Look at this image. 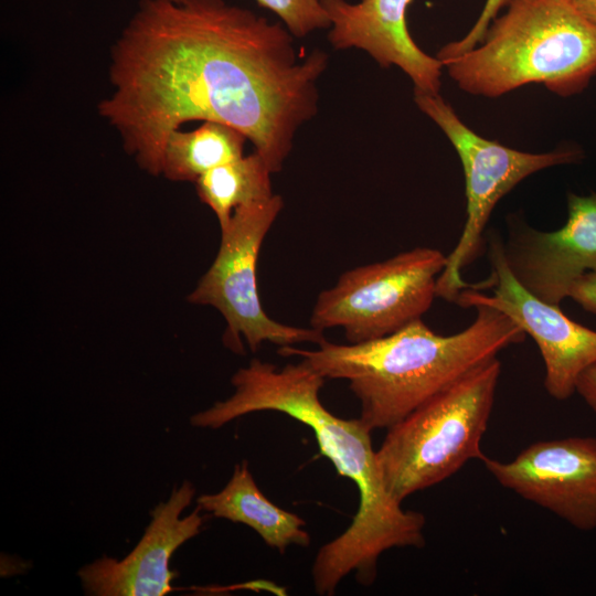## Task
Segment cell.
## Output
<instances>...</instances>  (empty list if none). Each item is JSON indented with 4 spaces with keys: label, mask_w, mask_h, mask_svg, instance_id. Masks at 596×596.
Listing matches in <instances>:
<instances>
[{
    "label": "cell",
    "mask_w": 596,
    "mask_h": 596,
    "mask_svg": "<svg viewBox=\"0 0 596 596\" xmlns=\"http://www.w3.org/2000/svg\"><path fill=\"white\" fill-rule=\"evenodd\" d=\"M445 265L440 251L415 247L347 270L317 297L310 326L342 328L349 343L392 334L428 311Z\"/></svg>",
    "instance_id": "ba28073f"
},
{
    "label": "cell",
    "mask_w": 596,
    "mask_h": 596,
    "mask_svg": "<svg viewBox=\"0 0 596 596\" xmlns=\"http://www.w3.org/2000/svg\"><path fill=\"white\" fill-rule=\"evenodd\" d=\"M501 374L492 358L418 406L387 429L375 451L389 493L398 502L481 460L485 435Z\"/></svg>",
    "instance_id": "5b68a950"
},
{
    "label": "cell",
    "mask_w": 596,
    "mask_h": 596,
    "mask_svg": "<svg viewBox=\"0 0 596 596\" xmlns=\"http://www.w3.org/2000/svg\"><path fill=\"white\" fill-rule=\"evenodd\" d=\"M320 1L331 21L328 40L336 50H363L382 67H400L419 89L439 84L441 62L425 53L407 29L406 12L413 0Z\"/></svg>",
    "instance_id": "4fadbf2b"
},
{
    "label": "cell",
    "mask_w": 596,
    "mask_h": 596,
    "mask_svg": "<svg viewBox=\"0 0 596 596\" xmlns=\"http://www.w3.org/2000/svg\"><path fill=\"white\" fill-rule=\"evenodd\" d=\"M195 494L184 480L167 501L150 512L151 520L134 550L124 558L103 555L82 566L77 576L85 594L93 596H162L173 590L177 572L170 568L175 551L198 535L204 522L199 505L181 517Z\"/></svg>",
    "instance_id": "7c38bea8"
},
{
    "label": "cell",
    "mask_w": 596,
    "mask_h": 596,
    "mask_svg": "<svg viewBox=\"0 0 596 596\" xmlns=\"http://www.w3.org/2000/svg\"><path fill=\"white\" fill-rule=\"evenodd\" d=\"M568 298L584 310L596 315V272L586 273L571 287Z\"/></svg>",
    "instance_id": "d6986e66"
},
{
    "label": "cell",
    "mask_w": 596,
    "mask_h": 596,
    "mask_svg": "<svg viewBox=\"0 0 596 596\" xmlns=\"http://www.w3.org/2000/svg\"><path fill=\"white\" fill-rule=\"evenodd\" d=\"M272 174L263 157L254 151L203 174L195 182L196 193L213 211L222 230L234 211L275 194Z\"/></svg>",
    "instance_id": "2e32d148"
},
{
    "label": "cell",
    "mask_w": 596,
    "mask_h": 596,
    "mask_svg": "<svg viewBox=\"0 0 596 596\" xmlns=\"http://www.w3.org/2000/svg\"><path fill=\"white\" fill-rule=\"evenodd\" d=\"M196 503L202 511L216 518L252 528L269 547L281 554L290 545L307 547L310 544V535L304 530L306 521L265 497L246 460L234 467L231 479L222 490L201 494Z\"/></svg>",
    "instance_id": "5bb4252c"
},
{
    "label": "cell",
    "mask_w": 596,
    "mask_h": 596,
    "mask_svg": "<svg viewBox=\"0 0 596 596\" xmlns=\"http://www.w3.org/2000/svg\"><path fill=\"white\" fill-rule=\"evenodd\" d=\"M279 194L242 206L221 230V244L209 269L188 301L211 306L224 318L223 343L242 354L244 342L255 352L265 342L280 347L326 340L323 332L277 322L264 310L256 279V266L264 238L283 210Z\"/></svg>",
    "instance_id": "52a82bcc"
},
{
    "label": "cell",
    "mask_w": 596,
    "mask_h": 596,
    "mask_svg": "<svg viewBox=\"0 0 596 596\" xmlns=\"http://www.w3.org/2000/svg\"><path fill=\"white\" fill-rule=\"evenodd\" d=\"M174 1H180V0H174Z\"/></svg>",
    "instance_id": "7402d4cb"
},
{
    "label": "cell",
    "mask_w": 596,
    "mask_h": 596,
    "mask_svg": "<svg viewBox=\"0 0 596 596\" xmlns=\"http://www.w3.org/2000/svg\"><path fill=\"white\" fill-rule=\"evenodd\" d=\"M247 138L217 121H203L194 130H174L167 139L161 174L174 182H196L210 170L244 156Z\"/></svg>",
    "instance_id": "9a60e30c"
},
{
    "label": "cell",
    "mask_w": 596,
    "mask_h": 596,
    "mask_svg": "<svg viewBox=\"0 0 596 596\" xmlns=\"http://www.w3.org/2000/svg\"><path fill=\"white\" fill-rule=\"evenodd\" d=\"M414 102L446 135L464 169L466 221L436 285L437 297L455 302L459 292L471 286L461 272L482 254L487 224L497 203L525 178L575 163L583 153L575 147L543 153L520 151L475 132L439 94L414 91Z\"/></svg>",
    "instance_id": "8992f818"
},
{
    "label": "cell",
    "mask_w": 596,
    "mask_h": 596,
    "mask_svg": "<svg viewBox=\"0 0 596 596\" xmlns=\"http://www.w3.org/2000/svg\"><path fill=\"white\" fill-rule=\"evenodd\" d=\"M473 308L475 320L449 336L418 319L370 341L324 340L315 350L284 345L277 353L298 356L326 380L348 381L364 425L389 429L473 368L524 341L525 332L502 311L486 305Z\"/></svg>",
    "instance_id": "3957f363"
},
{
    "label": "cell",
    "mask_w": 596,
    "mask_h": 596,
    "mask_svg": "<svg viewBox=\"0 0 596 596\" xmlns=\"http://www.w3.org/2000/svg\"><path fill=\"white\" fill-rule=\"evenodd\" d=\"M326 379L308 363L274 364L253 359L232 376L234 393L195 413L190 423L199 428H220L235 418L260 412L284 413L310 427L320 453L338 473L354 482L359 508L350 526L318 551L312 565L313 587L319 595H333L350 573L371 585L381 554L393 547L425 545V517L404 510L386 490L372 447L371 432L360 418L343 419L320 402Z\"/></svg>",
    "instance_id": "7a4b0ae2"
},
{
    "label": "cell",
    "mask_w": 596,
    "mask_h": 596,
    "mask_svg": "<svg viewBox=\"0 0 596 596\" xmlns=\"http://www.w3.org/2000/svg\"><path fill=\"white\" fill-rule=\"evenodd\" d=\"M567 212L566 223L553 232L510 215L502 241L514 278L535 297L558 306L579 277L596 272V192L568 193Z\"/></svg>",
    "instance_id": "8fae6325"
},
{
    "label": "cell",
    "mask_w": 596,
    "mask_h": 596,
    "mask_svg": "<svg viewBox=\"0 0 596 596\" xmlns=\"http://www.w3.org/2000/svg\"><path fill=\"white\" fill-rule=\"evenodd\" d=\"M576 393L596 413V363L581 374L576 384Z\"/></svg>",
    "instance_id": "ffe728a7"
},
{
    "label": "cell",
    "mask_w": 596,
    "mask_h": 596,
    "mask_svg": "<svg viewBox=\"0 0 596 596\" xmlns=\"http://www.w3.org/2000/svg\"><path fill=\"white\" fill-rule=\"evenodd\" d=\"M486 236L490 275L476 283V289L471 284L461 290L455 304L462 308L486 305L509 316L540 350L545 391L557 401L568 400L576 393L581 374L596 363V331L528 291L505 263L502 236L492 230Z\"/></svg>",
    "instance_id": "9c48e42d"
},
{
    "label": "cell",
    "mask_w": 596,
    "mask_h": 596,
    "mask_svg": "<svg viewBox=\"0 0 596 596\" xmlns=\"http://www.w3.org/2000/svg\"><path fill=\"white\" fill-rule=\"evenodd\" d=\"M582 15L596 23V0H566Z\"/></svg>",
    "instance_id": "44dd1931"
},
{
    "label": "cell",
    "mask_w": 596,
    "mask_h": 596,
    "mask_svg": "<svg viewBox=\"0 0 596 596\" xmlns=\"http://www.w3.org/2000/svg\"><path fill=\"white\" fill-rule=\"evenodd\" d=\"M260 7L276 13L287 30L302 38L318 29L331 26L330 18L320 0H256Z\"/></svg>",
    "instance_id": "e0dca14e"
},
{
    "label": "cell",
    "mask_w": 596,
    "mask_h": 596,
    "mask_svg": "<svg viewBox=\"0 0 596 596\" xmlns=\"http://www.w3.org/2000/svg\"><path fill=\"white\" fill-rule=\"evenodd\" d=\"M510 0H486L483 9L469 32L458 41H453L443 46L437 58L445 61L458 56L480 43L491 21L500 13Z\"/></svg>",
    "instance_id": "ac0fdd59"
},
{
    "label": "cell",
    "mask_w": 596,
    "mask_h": 596,
    "mask_svg": "<svg viewBox=\"0 0 596 596\" xmlns=\"http://www.w3.org/2000/svg\"><path fill=\"white\" fill-rule=\"evenodd\" d=\"M504 488L581 531L596 530V438L533 443L510 461L480 460Z\"/></svg>",
    "instance_id": "30bf717a"
},
{
    "label": "cell",
    "mask_w": 596,
    "mask_h": 596,
    "mask_svg": "<svg viewBox=\"0 0 596 596\" xmlns=\"http://www.w3.org/2000/svg\"><path fill=\"white\" fill-rule=\"evenodd\" d=\"M292 36L224 0H140L110 49L113 92L97 111L151 175L170 134L193 120L241 131L279 172L328 64L318 49L299 60Z\"/></svg>",
    "instance_id": "6da1fadb"
},
{
    "label": "cell",
    "mask_w": 596,
    "mask_h": 596,
    "mask_svg": "<svg viewBox=\"0 0 596 596\" xmlns=\"http://www.w3.org/2000/svg\"><path fill=\"white\" fill-rule=\"evenodd\" d=\"M473 49L441 61L457 86L494 98L528 84L568 97L596 76V23L566 0H510Z\"/></svg>",
    "instance_id": "277c9868"
}]
</instances>
